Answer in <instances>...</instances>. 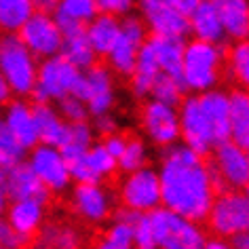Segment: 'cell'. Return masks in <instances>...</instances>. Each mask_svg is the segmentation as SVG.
<instances>
[{
  "label": "cell",
  "instance_id": "obj_1",
  "mask_svg": "<svg viewBox=\"0 0 249 249\" xmlns=\"http://www.w3.org/2000/svg\"><path fill=\"white\" fill-rule=\"evenodd\" d=\"M160 205L195 222H205L217 195L205 157L186 144L163 148L159 160Z\"/></svg>",
  "mask_w": 249,
  "mask_h": 249
},
{
  "label": "cell",
  "instance_id": "obj_2",
  "mask_svg": "<svg viewBox=\"0 0 249 249\" xmlns=\"http://www.w3.org/2000/svg\"><path fill=\"white\" fill-rule=\"evenodd\" d=\"M226 70V49L224 45L207 40H186L182 57V80L186 91L205 93L220 87Z\"/></svg>",
  "mask_w": 249,
  "mask_h": 249
},
{
  "label": "cell",
  "instance_id": "obj_3",
  "mask_svg": "<svg viewBox=\"0 0 249 249\" xmlns=\"http://www.w3.org/2000/svg\"><path fill=\"white\" fill-rule=\"evenodd\" d=\"M38 57L19 40L17 34H4L0 42V74L17 97H30L36 85Z\"/></svg>",
  "mask_w": 249,
  "mask_h": 249
},
{
  "label": "cell",
  "instance_id": "obj_4",
  "mask_svg": "<svg viewBox=\"0 0 249 249\" xmlns=\"http://www.w3.org/2000/svg\"><path fill=\"white\" fill-rule=\"evenodd\" d=\"M148 215H150L159 249H203L207 241L201 222L188 220L163 205L152 209Z\"/></svg>",
  "mask_w": 249,
  "mask_h": 249
},
{
  "label": "cell",
  "instance_id": "obj_5",
  "mask_svg": "<svg viewBox=\"0 0 249 249\" xmlns=\"http://www.w3.org/2000/svg\"><path fill=\"white\" fill-rule=\"evenodd\" d=\"M205 222L211 232L222 239H232L241 232H249V195L236 188L217 192Z\"/></svg>",
  "mask_w": 249,
  "mask_h": 249
},
{
  "label": "cell",
  "instance_id": "obj_6",
  "mask_svg": "<svg viewBox=\"0 0 249 249\" xmlns=\"http://www.w3.org/2000/svg\"><path fill=\"white\" fill-rule=\"evenodd\" d=\"M76 66H72L64 55H51L38 61V72H36V85L32 91L34 104H53L61 97L70 95L74 85L80 76Z\"/></svg>",
  "mask_w": 249,
  "mask_h": 249
},
{
  "label": "cell",
  "instance_id": "obj_7",
  "mask_svg": "<svg viewBox=\"0 0 249 249\" xmlns=\"http://www.w3.org/2000/svg\"><path fill=\"white\" fill-rule=\"evenodd\" d=\"M148 32L146 23L142 21L140 15H123L121 17V34H118L116 42L112 45V49L106 55L108 59V66L116 76H124L129 78L135 68V61H138V53L142 45L148 40Z\"/></svg>",
  "mask_w": 249,
  "mask_h": 249
},
{
  "label": "cell",
  "instance_id": "obj_8",
  "mask_svg": "<svg viewBox=\"0 0 249 249\" xmlns=\"http://www.w3.org/2000/svg\"><path fill=\"white\" fill-rule=\"evenodd\" d=\"M72 95L83 99L91 116L112 112L116 104L114 72L104 64H93L91 68L80 72L76 85L72 89Z\"/></svg>",
  "mask_w": 249,
  "mask_h": 249
},
{
  "label": "cell",
  "instance_id": "obj_9",
  "mask_svg": "<svg viewBox=\"0 0 249 249\" xmlns=\"http://www.w3.org/2000/svg\"><path fill=\"white\" fill-rule=\"evenodd\" d=\"M118 198L123 207H129L138 213H150L152 209L160 207V179L159 171L152 167L124 173L118 186Z\"/></svg>",
  "mask_w": 249,
  "mask_h": 249
},
{
  "label": "cell",
  "instance_id": "obj_10",
  "mask_svg": "<svg viewBox=\"0 0 249 249\" xmlns=\"http://www.w3.org/2000/svg\"><path fill=\"white\" fill-rule=\"evenodd\" d=\"M178 116H179V140L186 144L190 150H195L201 157H207L215 148L213 135H211L209 121L205 116V110L198 99V93L184 95V99L178 106Z\"/></svg>",
  "mask_w": 249,
  "mask_h": 249
},
{
  "label": "cell",
  "instance_id": "obj_11",
  "mask_svg": "<svg viewBox=\"0 0 249 249\" xmlns=\"http://www.w3.org/2000/svg\"><path fill=\"white\" fill-rule=\"evenodd\" d=\"M140 127L150 144L167 148L179 142L178 106H169L148 97L140 108Z\"/></svg>",
  "mask_w": 249,
  "mask_h": 249
},
{
  "label": "cell",
  "instance_id": "obj_12",
  "mask_svg": "<svg viewBox=\"0 0 249 249\" xmlns=\"http://www.w3.org/2000/svg\"><path fill=\"white\" fill-rule=\"evenodd\" d=\"M17 36L30 49V53L38 59L57 55L61 42H64V34H61L53 13H45V11H34L28 17V21L19 28Z\"/></svg>",
  "mask_w": 249,
  "mask_h": 249
},
{
  "label": "cell",
  "instance_id": "obj_13",
  "mask_svg": "<svg viewBox=\"0 0 249 249\" xmlns=\"http://www.w3.org/2000/svg\"><path fill=\"white\" fill-rule=\"evenodd\" d=\"M28 152L30 169L36 173V178L45 184L49 192H66L70 188V167H68V160L64 159L59 148L49 144H36Z\"/></svg>",
  "mask_w": 249,
  "mask_h": 249
},
{
  "label": "cell",
  "instance_id": "obj_14",
  "mask_svg": "<svg viewBox=\"0 0 249 249\" xmlns=\"http://www.w3.org/2000/svg\"><path fill=\"white\" fill-rule=\"evenodd\" d=\"M211 167H213L222 188L243 190L249 184V150L236 146L232 140L217 144L211 150Z\"/></svg>",
  "mask_w": 249,
  "mask_h": 249
},
{
  "label": "cell",
  "instance_id": "obj_15",
  "mask_svg": "<svg viewBox=\"0 0 249 249\" xmlns=\"http://www.w3.org/2000/svg\"><path fill=\"white\" fill-rule=\"evenodd\" d=\"M70 207L80 222L97 226L114 211V198L104 184H76L70 195Z\"/></svg>",
  "mask_w": 249,
  "mask_h": 249
},
{
  "label": "cell",
  "instance_id": "obj_16",
  "mask_svg": "<svg viewBox=\"0 0 249 249\" xmlns=\"http://www.w3.org/2000/svg\"><path fill=\"white\" fill-rule=\"evenodd\" d=\"M74 184H104L118 171L116 159L106 150L102 142H93L83 154L68 160Z\"/></svg>",
  "mask_w": 249,
  "mask_h": 249
},
{
  "label": "cell",
  "instance_id": "obj_17",
  "mask_svg": "<svg viewBox=\"0 0 249 249\" xmlns=\"http://www.w3.org/2000/svg\"><path fill=\"white\" fill-rule=\"evenodd\" d=\"M135 9L146 23L152 36H169V38H184L188 32V17L171 9L165 0H135Z\"/></svg>",
  "mask_w": 249,
  "mask_h": 249
},
{
  "label": "cell",
  "instance_id": "obj_18",
  "mask_svg": "<svg viewBox=\"0 0 249 249\" xmlns=\"http://www.w3.org/2000/svg\"><path fill=\"white\" fill-rule=\"evenodd\" d=\"M2 123L9 129V133L19 142V146L23 150H32L36 144H40L38 127H36V118H34V108L23 97L9 99L7 108L2 112Z\"/></svg>",
  "mask_w": 249,
  "mask_h": 249
},
{
  "label": "cell",
  "instance_id": "obj_19",
  "mask_svg": "<svg viewBox=\"0 0 249 249\" xmlns=\"http://www.w3.org/2000/svg\"><path fill=\"white\" fill-rule=\"evenodd\" d=\"M4 182H7L9 201H21V198H36V201L47 203L49 192L45 184L36 178V173L30 169L28 163H17L9 169H4Z\"/></svg>",
  "mask_w": 249,
  "mask_h": 249
},
{
  "label": "cell",
  "instance_id": "obj_20",
  "mask_svg": "<svg viewBox=\"0 0 249 249\" xmlns=\"http://www.w3.org/2000/svg\"><path fill=\"white\" fill-rule=\"evenodd\" d=\"M201 106L205 110V116L209 121L211 135H213L215 146L222 142L230 140V102H228V91L220 89H209L205 93H198Z\"/></svg>",
  "mask_w": 249,
  "mask_h": 249
},
{
  "label": "cell",
  "instance_id": "obj_21",
  "mask_svg": "<svg viewBox=\"0 0 249 249\" xmlns=\"http://www.w3.org/2000/svg\"><path fill=\"white\" fill-rule=\"evenodd\" d=\"M47 203L36 201V198H21V201H9L4 217L9 220V224L13 226L17 232L34 239L38 234V230L45 224L47 217Z\"/></svg>",
  "mask_w": 249,
  "mask_h": 249
},
{
  "label": "cell",
  "instance_id": "obj_22",
  "mask_svg": "<svg viewBox=\"0 0 249 249\" xmlns=\"http://www.w3.org/2000/svg\"><path fill=\"white\" fill-rule=\"evenodd\" d=\"M97 13H99L97 0H57L53 17L57 21L61 34L68 36L85 30V26Z\"/></svg>",
  "mask_w": 249,
  "mask_h": 249
},
{
  "label": "cell",
  "instance_id": "obj_23",
  "mask_svg": "<svg viewBox=\"0 0 249 249\" xmlns=\"http://www.w3.org/2000/svg\"><path fill=\"white\" fill-rule=\"evenodd\" d=\"M188 32L192 38H198V40L215 42V45H224L226 42L222 21L217 17V11L211 4V0H203L188 15Z\"/></svg>",
  "mask_w": 249,
  "mask_h": 249
},
{
  "label": "cell",
  "instance_id": "obj_24",
  "mask_svg": "<svg viewBox=\"0 0 249 249\" xmlns=\"http://www.w3.org/2000/svg\"><path fill=\"white\" fill-rule=\"evenodd\" d=\"M222 21L226 40L247 38L249 32V0H211Z\"/></svg>",
  "mask_w": 249,
  "mask_h": 249
},
{
  "label": "cell",
  "instance_id": "obj_25",
  "mask_svg": "<svg viewBox=\"0 0 249 249\" xmlns=\"http://www.w3.org/2000/svg\"><path fill=\"white\" fill-rule=\"evenodd\" d=\"M184 38H169V36H148L157 64L163 74L182 80V57H184ZM184 83V80H182Z\"/></svg>",
  "mask_w": 249,
  "mask_h": 249
},
{
  "label": "cell",
  "instance_id": "obj_26",
  "mask_svg": "<svg viewBox=\"0 0 249 249\" xmlns=\"http://www.w3.org/2000/svg\"><path fill=\"white\" fill-rule=\"evenodd\" d=\"M85 34L91 42L93 51L97 53V57H106L112 45L116 42L118 34H121V17L99 11L85 26Z\"/></svg>",
  "mask_w": 249,
  "mask_h": 249
},
{
  "label": "cell",
  "instance_id": "obj_27",
  "mask_svg": "<svg viewBox=\"0 0 249 249\" xmlns=\"http://www.w3.org/2000/svg\"><path fill=\"white\" fill-rule=\"evenodd\" d=\"M159 74H160V68L157 64V57H154L150 45H148V40H146L138 53V61H135L131 76H129V89H131L133 97L148 99L152 83L157 80Z\"/></svg>",
  "mask_w": 249,
  "mask_h": 249
},
{
  "label": "cell",
  "instance_id": "obj_28",
  "mask_svg": "<svg viewBox=\"0 0 249 249\" xmlns=\"http://www.w3.org/2000/svg\"><path fill=\"white\" fill-rule=\"evenodd\" d=\"M36 127H38V140L40 144H49L55 148H61L66 142L68 123L59 116L57 108L53 104H32Z\"/></svg>",
  "mask_w": 249,
  "mask_h": 249
},
{
  "label": "cell",
  "instance_id": "obj_29",
  "mask_svg": "<svg viewBox=\"0 0 249 249\" xmlns=\"http://www.w3.org/2000/svg\"><path fill=\"white\" fill-rule=\"evenodd\" d=\"M230 102V140L249 150V91L234 87L228 91Z\"/></svg>",
  "mask_w": 249,
  "mask_h": 249
},
{
  "label": "cell",
  "instance_id": "obj_30",
  "mask_svg": "<svg viewBox=\"0 0 249 249\" xmlns=\"http://www.w3.org/2000/svg\"><path fill=\"white\" fill-rule=\"evenodd\" d=\"M36 243L45 249H80L83 247V236L72 224L51 222L42 224V228L36 234Z\"/></svg>",
  "mask_w": 249,
  "mask_h": 249
},
{
  "label": "cell",
  "instance_id": "obj_31",
  "mask_svg": "<svg viewBox=\"0 0 249 249\" xmlns=\"http://www.w3.org/2000/svg\"><path fill=\"white\" fill-rule=\"evenodd\" d=\"M224 76L239 87L249 91V38L230 40L226 49V70Z\"/></svg>",
  "mask_w": 249,
  "mask_h": 249
},
{
  "label": "cell",
  "instance_id": "obj_32",
  "mask_svg": "<svg viewBox=\"0 0 249 249\" xmlns=\"http://www.w3.org/2000/svg\"><path fill=\"white\" fill-rule=\"evenodd\" d=\"M59 55H64V57L70 61L72 66H76L78 70H87V68H91L93 64H97V59H99L97 53L93 51L89 38H87L85 30L64 36Z\"/></svg>",
  "mask_w": 249,
  "mask_h": 249
},
{
  "label": "cell",
  "instance_id": "obj_33",
  "mask_svg": "<svg viewBox=\"0 0 249 249\" xmlns=\"http://www.w3.org/2000/svg\"><path fill=\"white\" fill-rule=\"evenodd\" d=\"M34 11V0H0V32L17 34Z\"/></svg>",
  "mask_w": 249,
  "mask_h": 249
},
{
  "label": "cell",
  "instance_id": "obj_34",
  "mask_svg": "<svg viewBox=\"0 0 249 249\" xmlns=\"http://www.w3.org/2000/svg\"><path fill=\"white\" fill-rule=\"evenodd\" d=\"M95 131H93L89 121H80V123H68V133H66V142L61 144V154L66 160H70L78 154H83L87 148L93 144Z\"/></svg>",
  "mask_w": 249,
  "mask_h": 249
},
{
  "label": "cell",
  "instance_id": "obj_35",
  "mask_svg": "<svg viewBox=\"0 0 249 249\" xmlns=\"http://www.w3.org/2000/svg\"><path fill=\"white\" fill-rule=\"evenodd\" d=\"M148 159H150V150H148V144L138 135H127V144H124L121 157L116 159L118 171L129 173L135 169H142V167L148 165Z\"/></svg>",
  "mask_w": 249,
  "mask_h": 249
},
{
  "label": "cell",
  "instance_id": "obj_36",
  "mask_svg": "<svg viewBox=\"0 0 249 249\" xmlns=\"http://www.w3.org/2000/svg\"><path fill=\"white\" fill-rule=\"evenodd\" d=\"M186 93L188 91H186L182 80L160 72L157 80L152 83V89H150V95L148 97L157 99V102H163V104H169V106H179V102L184 99Z\"/></svg>",
  "mask_w": 249,
  "mask_h": 249
},
{
  "label": "cell",
  "instance_id": "obj_37",
  "mask_svg": "<svg viewBox=\"0 0 249 249\" xmlns=\"http://www.w3.org/2000/svg\"><path fill=\"white\" fill-rule=\"evenodd\" d=\"M28 150H23L13 135L9 133V129L4 127L2 118H0V167L2 169H9L17 163H21L23 157H26Z\"/></svg>",
  "mask_w": 249,
  "mask_h": 249
},
{
  "label": "cell",
  "instance_id": "obj_38",
  "mask_svg": "<svg viewBox=\"0 0 249 249\" xmlns=\"http://www.w3.org/2000/svg\"><path fill=\"white\" fill-rule=\"evenodd\" d=\"M57 104V112L59 116L64 118L66 123H80V121H89V110H87V104L83 102V99H78L76 95H66L61 97Z\"/></svg>",
  "mask_w": 249,
  "mask_h": 249
},
{
  "label": "cell",
  "instance_id": "obj_39",
  "mask_svg": "<svg viewBox=\"0 0 249 249\" xmlns=\"http://www.w3.org/2000/svg\"><path fill=\"white\" fill-rule=\"evenodd\" d=\"M133 249H159L157 236L152 230V222L148 213H142L133 222Z\"/></svg>",
  "mask_w": 249,
  "mask_h": 249
},
{
  "label": "cell",
  "instance_id": "obj_40",
  "mask_svg": "<svg viewBox=\"0 0 249 249\" xmlns=\"http://www.w3.org/2000/svg\"><path fill=\"white\" fill-rule=\"evenodd\" d=\"M32 239L19 234L17 230L11 226L7 217L0 215V245L7 247V249H28Z\"/></svg>",
  "mask_w": 249,
  "mask_h": 249
},
{
  "label": "cell",
  "instance_id": "obj_41",
  "mask_svg": "<svg viewBox=\"0 0 249 249\" xmlns=\"http://www.w3.org/2000/svg\"><path fill=\"white\" fill-rule=\"evenodd\" d=\"M97 7L102 13H110L116 17L129 15L135 9V0H97Z\"/></svg>",
  "mask_w": 249,
  "mask_h": 249
},
{
  "label": "cell",
  "instance_id": "obj_42",
  "mask_svg": "<svg viewBox=\"0 0 249 249\" xmlns=\"http://www.w3.org/2000/svg\"><path fill=\"white\" fill-rule=\"evenodd\" d=\"M93 131L99 133L102 138H106V135L110 133H116L118 131V121L116 116L112 114V112H106V114H99V116H93Z\"/></svg>",
  "mask_w": 249,
  "mask_h": 249
},
{
  "label": "cell",
  "instance_id": "obj_43",
  "mask_svg": "<svg viewBox=\"0 0 249 249\" xmlns=\"http://www.w3.org/2000/svg\"><path fill=\"white\" fill-rule=\"evenodd\" d=\"M102 144H104V148L108 150L112 157L114 159H118L121 157V152H123V148H124V144H127V135H123V133H110V135H106V138L102 140Z\"/></svg>",
  "mask_w": 249,
  "mask_h": 249
},
{
  "label": "cell",
  "instance_id": "obj_44",
  "mask_svg": "<svg viewBox=\"0 0 249 249\" xmlns=\"http://www.w3.org/2000/svg\"><path fill=\"white\" fill-rule=\"evenodd\" d=\"M165 2L169 4L171 9H176L178 13H182V15L188 17V15L192 13V11H195V9L198 7V4L203 2V0H165Z\"/></svg>",
  "mask_w": 249,
  "mask_h": 249
},
{
  "label": "cell",
  "instance_id": "obj_45",
  "mask_svg": "<svg viewBox=\"0 0 249 249\" xmlns=\"http://www.w3.org/2000/svg\"><path fill=\"white\" fill-rule=\"evenodd\" d=\"M203 249H234L230 239H222V236H213V239H207L205 241Z\"/></svg>",
  "mask_w": 249,
  "mask_h": 249
},
{
  "label": "cell",
  "instance_id": "obj_46",
  "mask_svg": "<svg viewBox=\"0 0 249 249\" xmlns=\"http://www.w3.org/2000/svg\"><path fill=\"white\" fill-rule=\"evenodd\" d=\"M9 205V195H7V182H4V169L0 167V215H4Z\"/></svg>",
  "mask_w": 249,
  "mask_h": 249
},
{
  "label": "cell",
  "instance_id": "obj_47",
  "mask_svg": "<svg viewBox=\"0 0 249 249\" xmlns=\"http://www.w3.org/2000/svg\"><path fill=\"white\" fill-rule=\"evenodd\" d=\"M93 249H133V247H127V245H121V243H116V241H112L108 239V236H102L97 243H95V247Z\"/></svg>",
  "mask_w": 249,
  "mask_h": 249
},
{
  "label": "cell",
  "instance_id": "obj_48",
  "mask_svg": "<svg viewBox=\"0 0 249 249\" xmlns=\"http://www.w3.org/2000/svg\"><path fill=\"white\" fill-rule=\"evenodd\" d=\"M230 243H232L234 249H249V232H241L230 239Z\"/></svg>",
  "mask_w": 249,
  "mask_h": 249
},
{
  "label": "cell",
  "instance_id": "obj_49",
  "mask_svg": "<svg viewBox=\"0 0 249 249\" xmlns=\"http://www.w3.org/2000/svg\"><path fill=\"white\" fill-rule=\"evenodd\" d=\"M9 99H13V93H11V89H9V85H7V80H4V76L0 74V106L7 104Z\"/></svg>",
  "mask_w": 249,
  "mask_h": 249
},
{
  "label": "cell",
  "instance_id": "obj_50",
  "mask_svg": "<svg viewBox=\"0 0 249 249\" xmlns=\"http://www.w3.org/2000/svg\"><path fill=\"white\" fill-rule=\"evenodd\" d=\"M36 11H45V13H53L57 7V0H34Z\"/></svg>",
  "mask_w": 249,
  "mask_h": 249
},
{
  "label": "cell",
  "instance_id": "obj_51",
  "mask_svg": "<svg viewBox=\"0 0 249 249\" xmlns=\"http://www.w3.org/2000/svg\"><path fill=\"white\" fill-rule=\"evenodd\" d=\"M28 249H45V247H40L38 243H30V247Z\"/></svg>",
  "mask_w": 249,
  "mask_h": 249
},
{
  "label": "cell",
  "instance_id": "obj_52",
  "mask_svg": "<svg viewBox=\"0 0 249 249\" xmlns=\"http://www.w3.org/2000/svg\"><path fill=\"white\" fill-rule=\"evenodd\" d=\"M243 190H245V192H247V195H249V184H247V186H245V188H243Z\"/></svg>",
  "mask_w": 249,
  "mask_h": 249
},
{
  "label": "cell",
  "instance_id": "obj_53",
  "mask_svg": "<svg viewBox=\"0 0 249 249\" xmlns=\"http://www.w3.org/2000/svg\"><path fill=\"white\" fill-rule=\"evenodd\" d=\"M0 249H7V247H2V245H0Z\"/></svg>",
  "mask_w": 249,
  "mask_h": 249
},
{
  "label": "cell",
  "instance_id": "obj_54",
  "mask_svg": "<svg viewBox=\"0 0 249 249\" xmlns=\"http://www.w3.org/2000/svg\"><path fill=\"white\" fill-rule=\"evenodd\" d=\"M0 42H2V36H0Z\"/></svg>",
  "mask_w": 249,
  "mask_h": 249
},
{
  "label": "cell",
  "instance_id": "obj_55",
  "mask_svg": "<svg viewBox=\"0 0 249 249\" xmlns=\"http://www.w3.org/2000/svg\"><path fill=\"white\" fill-rule=\"evenodd\" d=\"M247 38H249V32H247Z\"/></svg>",
  "mask_w": 249,
  "mask_h": 249
}]
</instances>
